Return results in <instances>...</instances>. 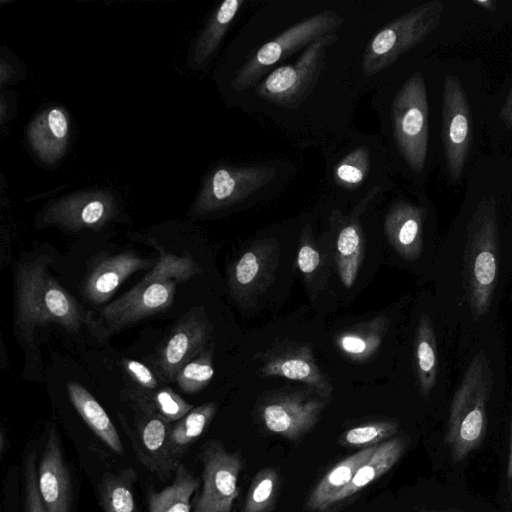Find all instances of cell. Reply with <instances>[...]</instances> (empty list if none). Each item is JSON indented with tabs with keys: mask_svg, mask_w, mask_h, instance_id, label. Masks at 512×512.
<instances>
[{
	"mask_svg": "<svg viewBox=\"0 0 512 512\" xmlns=\"http://www.w3.org/2000/svg\"><path fill=\"white\" fill-rule=\"evenodd\" d=\"M406 448L407 440L403 437H393L380 443L371 458L357 470L350 483L333 497L329 510L386 474L400 460Z\"/></svg>",
	"mask_w": 512,
	"mask_h": 512,
	"instance_id": "cell-21",
	"label": "cell"
},
{
	"mask_svg": "<svg viewBox=\"0 0 512 512\" xmlns=\"http://www.w3.org/2000/svg\"><path fill=\"white\" fill-rule=\"evenodd\" d=\"M323 399L308 391L276 394L261 405V421L273 434L296 441L318 422L326 405Z\"/></svg>",
	"mask_w": 512,
	"mask_h": 512,
	"instance_id": "cell-12",
	"label": "cell"
},
{
	"mask_svg": "<svg viewBox=\"0 0 512 512\" xmlns=\"http://www.w3.org/2000/svg\"><path fill=\"white\" fill-rule=\"evenodd\" d=\"M106 207L102 201L93 200L84 206L82 212V226H95L106 217Z\"/></svg>",
	"mask_w": 512,
	"mask_h": 512,
	"instance_id": "cell-38",
	"label": "cell"
},
{
	"mask_svg": "<svg viewBox=\"0 0 512 512\" xmlns=\"http://www.w3.org/2000/svg\"><path fill=\"white\" fill-rule=\"evenodd\" d=\"M499 230L496 201L482 199L468 226L463 259L467 300L475 320L490 309L498 278Z\"/></svg>",
	"mask_w": 512,
	"mask_h": 512,
	"instance_id": "cell-4",
	"label": "cell"
},
{
	"mask_svg": "<svg viewBox=\"0 0 512 512\" xmlns=\"http://www.w3.org/2000/svg\"><path fill=\"white\" fill-rule=\"evenodd\" d=\"M189 254L161 251L156 264L131 289L109 304L87 312L86 326L94 338L104 340L138 321L168 309L177 285L200 272Z\"/></svg>",
	"mask_w": 512,
	"mask_h": 512,
	"instance_id": "cell-2",
	"label": "cell"
},
{
	"mask_svg": "<svg viewBox=\"0 0 512 512\" xmlns=\"http://www.w3.org/2000/svg\"><path fill=\"white\" fill-rule=\"evenodd\" d=\"M371 153L360 145L350 149L332 166V181L348 190L360 187L371 171Z\"/></svg>",
	"mask_w": 512,
	"mask_h": 512,
	"instance_id": "cell-30",
	"label": "cell"
},
{
	"mask_svg": "<svg viewBox=\"0 0 512 512\" xmlns=\"http://www.w3.org/2000/svg\"><path fill=\"white\" fill-rule=\"evenodd\" d=\"M391 118L400 155L414 172H421L425 167L428 148V102L421 74H413L397 92L391 107Z\"/></svg>",
	"mask_w": 512,
	"mask_h": 512,
	"instance_id": "cell-6",
	"label": "cell"
},
{
	"mask_svg": "<svg viewBox=\"0 0 512 512\" xmlns=\"http://www.w3.org/2000/svg\"><path fill=\"white\" fill-rule=\"evenodd\" d=\"M217 410L214 402L194 407L172 424L170 444L173 454L181 460L189 447L204 433Z\"/></svg>",
	"mask_w": 512,
	"mask_h": 512,
	"instance_id": "cell-28",
	"label": "cell"
},
{
	"mask_svg": "<svg viewBox=\"0 0 512 512\" xmlns=\"http://www.w3.org/2000/svg\"><path fill=\"white\" fill-rule=\"evenodd\" d=\"M48 124L51 132L57 138H63L67 133V120L64 114L57 109H53L50 111L48 115Z\"/></svg>",
	"mask_w": 512,
	"mask_h": 512,
	"instance_id": "cell-39",
	"label": "cell"
},
{
	"mask_svg": "<svg viewBox=\"0 0 512 512\" xmlns=\"http://www.w3.org/2000/svg\"><path fill=\"white\" fill-rule=\"evenodd\" d=\"M69 399L75 410L93 433L114 453L124 454V447L116 427L104 408L81 384L67 383Z\"/></svg>",
	"mask_w": 512,
	"mask_h": 512,
	"instance_id": "cell-23",
	"label": "cell"
},
{
	"mask_svg": "<svg viewBox=\"0 0 512 512\" xmlns=\"http://www.w3.org/2000/svg\"><path fill=\"white\" fill-rule=\"evenodd\" d=\"M278 484L279 475L274 468L260 470L251 482L241 512H270L275 505Z\"/></svg>",
	"mask_w": 512,
	"mask_h": 512,
	"instance_id": "cell-31",
	"label": "cell"
},
{
	"mask_svg": "<svg viewBox=\"0 0 512 512\" xmlns=\"http://www.w3.org/2000/svg\"><path fill=\"white\" fill-rule=\"evenodd\" d=\"M123 366L126 372L136 381L143 390L153 391L157 388L158 382L153 372L143 363L125 359Z\"/></svg>",
	"mask_w": 512,
	"mask_h": 512,
	"instance_id": "cell-37",
	"label": "cell"
},
{
	"mask_svg": "<svg viewBox=\"0 0 512 512\" xmlns=\"http://www.w3.org/2000/svg\"><path fill=\"white\" fill-rule=\"evenodd\" d=\"M425 210L406 201L394 203L385 216L384 228L394 250L406 260H416L423 248Z\"/></svg>",
	"mask_w": 512,
	"mask_h": 512,
	"instance_id": "cell-19",
	"label": "cell"
},
{
	"mask_svg": "<svg viewBox=\"0 0 512 512\" xmlns=\"http://www.w3.org/2000/svg\"><path fill=\"white\" fill-rule=\"evenodd\" d=\"M51 258L37 255L14 265V333L24 346H32L38 328L51 323L78 333L87 323L77 300L49 272Z\"/></svg>",
	"mask_w": 512,
	"mask_h": 512,
	"instance_id": "cell-1",
	"label": "cell"
},
{
	"mask_svg": "<svg viewBox=\"0 0 512 512\" xmlns=\"http://www.w3.org/2000/svg\"><path fill=\"white\" fill-rule=\"evenodd\" d=\"M136 432L124 426L139 461L152 473L167 479L181 464L172 452V423L157 413L133 406Z\"/></svg>",
	"mask_w": 512,
	"mask_h": 512,
	"instance_id": "cell-13",
	"label": "cell"
},
{
	"mask_svg": "<svg viewBox=\"0 0 512 512\" xmlns=\"http://www.w3.org/2000/svg\"><path fill=\"white\" fill-rule=\"evenodd\" d=\"M398 430L399 424L394 420L373 421L346 430L339 443L344 447L362 450L392 438Z\"/></svg>",
	"mask_w": 512,
	"mask_h": 512,
	"instance_id": "cell-32",
	"label": "cell"
},
{
	"mask_svg": "<svg viewBox=\"0 0 512 512\" xmlns=\"http://www.w3.org/2000/svg\"><path fill=\"white\" fill-rule=\"evenodd\" d=\"M6 439H7V437L5 435L4 430H1V433H0V453H1V455L4 454V451L6 449V445H5Z\"/></svg>",
	"mask_w": 512,
	"mask_h": 512,
	"instance_id": "cell-43",
	"label": "cell"
},
{
	"mask_svg": "<svg viewBox=\"0 0 512 512\" xmlns=\"http://www.w3.org/2000/svg\"><path fill=\"white\" fill-rule=\"evenodd\" d=\"M260 373L302 382L322 398H329L333 392L332 384L306 345L291 346L273 353L264 362Z\"/></svg>",
	"mask_w": 512,
	"mask_h": 512,
	"instance_id": "cell-17",
	"label": "cell"
},
{
	"mask_svg": "<svg viewBox=\"0 0 512 512\" xmlns=\"http://www.w3.org/2000/svg\"><path fill=\"white\" fill-rule=\"evenodd\" d=\"M448 512H464V511H448Z\"/></svg>",
	"mask_w": 512,
	"mask_h": 512,
	"instance_id": "cell-44",
	"label": "cell"
},
{
	"mask_svg": "<svg viewBox=\"0 0 512 512\" xmlns=\"http://www.w3.org/2000/svg\"><path fill=\"white\" fill-rule=\"evenodd\" d=\"M500 118L506 126L512 128V89L500 111Z\"/></svg>",
	"mask_w": 512,
	"mask_h": 512,
	"instance_id": "cell-40",
	"label": "cell"
},
{
	"mask_svg": "<svg viewBox=\"0 0 512 512\" xmlns=\"http://www.w3.org/2000/svg\"><path fill=\"white\" fill-rule=\"evenodd\" d=\"M128 401L131 405L147 408L170 423H175L184 417L194 407L175 393L169 387H164L152 393V391H134L129 393Z\"/></svg>",
	"mask_w": 512,
	"mask_h": 512,
	"instance_id": "cell-29",
	"label": "cell"
},
{
	"mask_svg": "<svg viewBox=\"0 0 512 512\" xmlns=\"http://www.w3.org/2000/svg\"><path fill=\"white\" fill-rule=\"evenodd\" d=\"M335 39L332 32L321 36L305 47L293 64L276 68L258 85L259 96L280 105L301 101L315 83L326 49Z\"/></svg>",
	"mask_w": 512,
	"mask_h": 512,
	"instance_id": "cell-9",
	"label": "cell"
},
{
	"mask_svg": "<svg viewBox=\"0 0 512 512\" xmlns=\"http://www.w3.org/2000/svg\"><path fill=\"white\" fill-rule=\"evenodd\" d=\"M275 175V168L268 165L220 168L213 175L207 207L216 208L249 198L265 188Z\"/></svg>",
	"mask_w": 512,
	"mask_h": 512,
	"instance_id": "cell-18",
	"label": "cell"
},
{
	"mask_svg": "<svg viewBox=\"0 0 512 512\" xmlns=\"http://www.w3.org/2000/svg\"><path fill=\"white\" fill-rule=\"evenodd\" d=\"M37 483L46 512H71L73 487L56 428H51L37 467Z\"/></svg>",
	"mask_w": 512,
	"mask_h": 512,
	"instance_id": "cell-16",
	"label": "cell"
},
{
	"mask_svg": "<svg viewBox=\"0 0 512 512\" xmlns=\"http://www.w3.org/2000/svg\"><path fill=\"white\" fill-rule=\"evenodd\" d=\"M341 22L335 12L324 11L289 27L248 58L235 78L236 87L241 90L256 84L273 65L333 32Z\"/></svg>",
	"mask_w": 512,
	"mask_h": 512,
	"instance_id": "cell-7",
	"label": "cell"
},
{
	"mask_svg": "<svg viewBox=\"0 0 512 512\" xmlns=\"http://www.w3.org/2000/svg\"><path fill=\"white\" fill-rule=\"evenodd\" d=\"M211 347L187 363L177 374L175 381L186 393H196L204 389L214 375Z\"/></svg>",
	"mask_w": 512,
	"mask_h": 512,
	"instance_id": "cell-33",
	"label": "cell"
},
{
	"mask_svg": "<svg viewBox=\"0 0 512 512\" xmlns=\"http://www.w3.org/2000/svg\"><path fill=\"white\" fill-rule=\"evenodd\" d=\"M279 258L275 240L265 239L250 245L229 270L228 285L235 300L252 303L270 284Z\"/></svg>",
	"mask_w": 512,
	"mask_h": 512,
	"instance_id": "cell-14",
	"label": "cell"
},
{
	"mask_svg": "<svg viewBox=\"0 0 512 512\" xmlns=\"http://www.w3.org/2000/svg\"><path fill=\"white\" fill-rule=\"evenodd\" d=\"M493 372L483 351L470 361L451 401L444 441L455 463L464 461L483 442Z\"/></svg>",
	"mask_w": 512,
	"mask_h": 512,
	"instance_id": "cell-3",
	"label": "cell"
},
{
	"mask_svg": "<svg viewBox=\"0 0 512 512\" xmlns=\"http://www.w3.org/2000/svg\"><path fill=\"white\" fill-rule=\"evenodd\" d=\"M202 487L192 512H231L239 496L238 479L243 469L239 453L229 452L217 439L202 445Z\"/></svg>",
	"mask_w": 512,
	"mask_h": 512,
	"instance_id": "cell-8",
	"label": "cell"
},
{
	"mask_svg": "<svg viewBox=\"0 0 512 512\" xmlns=\"http://www.w3.org/2000/svg\"><path fill=\"white\" fill-rule=\"evenodd\" d=\"M387 326L388 319L385 316L376 317L339 333L336 344L351 360L365 361L379 348Z\"/></svg>",
	"mask_w": 512,
	"mask_h": 512,
	"instance_id": "cell-25",
	"label": "cell"
},
{
	"mask_svg": "<svg viewBox=\"0 0 512 512\" xmlns=\"http://www.w3.org/2000/svg\"><path fill=\"white\" fill-rule=\"evenodd\" d=\"M474 3L489 11H494L495 3L492 0H475Z\"/></svg>",
	"mask_w": 512,
	"mask_h": 512,
	"instance_id": "cell-42",
	"label": "cell"
},
{
	"mask_svg": "<svg viewBox=\"0 0 512 512\" xmlns=\"http://www.w3.org/2000/svg\"><path fill=\"white\" fill-rule=\"evenodd\" d=\"M211 326L199 307L178 320L155 356L154 365L165 381H175L179 371L209 348Z\"/></svg>",
	"mask_w": 512,
	"mask_h": 512,
	"instance_id": "cell-11",
	"label": "cell"
},
{
	"mask_svg": "<svg viewBox=\"0 0 512 512\" xmlns=\"http://www.w3.org/2000/svg\"><path fill=\"white\" fill-rule=\"evenodd\" d=\"M472 117L466 93L453 75H447L442 92V141L448 172L461 178L472 143Z\"/></svg>",
	"mask_w": 512,
	"mask_h": 512,
	"instance_id": "cell-10",
	"label": "cell"
},
{
	"mask_svg": "<svg viewBox=\"0 0 512 512\" xmlns=\"http://www.w3.org/2000/svg\"><path fill=\"white\" fill-rule=\"evenodd\" d=\"M377 192L378 187L371 190L338 230L336 265L339 277L346 288L354 284L363 258L364 238L358 214L365 209Z\"/></svg>",
	"mask_w": 512,
	"mask_h": 512,
	"instance_id": "cell-20",
	"label": "cell"
},
{
	"mask_svg": "<svg viewBox=\"0 0 512 512\" xmlns=\"http://www.w3.org/2000/svg\"><path fill=\"white\" fill-rule=\"evenodd\" d=\"M242 3V0H226L221 4L205 35L204 53L206 55L218 44L229 24L235 18Z\"/></svg>",
	"mask_w": 512,
	"mask_h": 512,
	"instance_id": "cell-34",
	"label": "cell"
},
{
	"mask_svg": "<svg viewBox=\"0 0 512 512\" xmlns=\"http://www.w3.org/2000/svg\"><path fill=\"white\" fill-rule=\"evenodd\" d=\"M137 474L133 468L103 474L98 484L103 512H138L135 498Z\"/></svg>",
	"mask_w": 512,
	"mask_h": 512,
	"instance_id": "cell-26",
	"label": "cell"
},
{
	"mask_svg": "<svg viewBox=\"0 0 512 512\" xmlns=\"http://www.w3.org/2000/svg\"><path fill=\"white\" fill-rule=\"evenodd\" d=\"M510 512H512V511H510Z\"/></svg>",
	"mask_w": 512,
	"mask_h": 512,
	"instance_id": "cell-45",
	"label": "cell"
},
{
	"mask_svg": "<svg viewBox=\"0 0 512 512\" xmlns=\"http://www.w3.org/2000/svg\"><path fill=\"white\" fill-rule=\"evenodd\" d=\"M157 259H148L132 251L100 254L91 262L82 282L84 298L95 305L107 302L133 273L152 269Z\"/></svg>",
	"mask_w": 512,
	"mask_h": 512,
	"instance_id": "cell-15",
	"label": "cell"
},
{
	"mask_svg": "<svg viewBox=\"0 0 512 512\" xmlns=\"http://www.w3.org/2000/svg\"><path fill=\"white\" fill-rule=\"evenodd\" d=\"M199 484V479L181 463L169 486L159 492H149V512H192L191 497Z\"/></svg>",
	"mask_w": 512,
	"mask_h": 512,
	"instance_id": "cell-27",
	"label": "cell"
},
{
	"mask_svg": "<svg viewBox=\"0 0 512 512\" xmlns=\"http://www.w3.org/2000/svg\"><path fill=\"white\" fill-rule=\"evenodd\" d=\"M23 491L25 512H46L38 489L36 454L30 450L23 464Z\"/></svg>",
	"mask_w": 512,
	"mask_h": 512,
	"instance_id": "cell-35",
	"label": "cell"
},
{
	"mask_svg": "<svg viewBox=\"0 0 512 512\" xmlns=\"http://www.w3.org/2000/svg\"><path fill=\"white\" fill-rule=\"evenodd\" d=\"M506 479L511 487L512 485V423H511V435H510V444H509V453L506 467Z\"/></svg>",
	"mask_w": 512,
	"mask_h": 512,
	"instance_id": "cell-41",
	"label": "cell"
},
{
	"mask_svg": "<svg viewBox=\"0 0 512 512\" xmlns=\"http://www.w3.org/2000/svg\"><path fill=\"white\" fill-rule=\"evenodd\" d=\"M443 10L442 1H429L383 26L364 50V74L372 76L382 71L422 42L438 26Z\"/></svg>",
	"mask_w": 512,
	"mask_h": 512,
	"instance_id": "cell-5",
	"label": "cell"
},
{
	"mask_svg": "<svg viewBox=\"0 0 512 512\" xmlns=\"http://www.w3.org/2000/svg\"><path fill=\"white\" fill-rule=\"evenodd\" d=\"M320 263V252L313 244L310 230L305 229L302 234L301 245L297 254L298 268L303 273V275H305V277H310L319 268Z\"/></svg>",
	"mask_w": 512,
	"mask_h": 512,
	"instance_id": "cell-36",
	"label": "cell"
},
{
	"mask_svg": "<svg viewBox=\"0 0 512 512\" xmlns=\"http://www.w3.org/2000/svg\"><path fill=\"white\" fill-rule=\"evenodd\" d=\"M415 372L421 394L428 397L435 386L437 376V347L431 319L421 314L414 342Z\"/></svg>",
	"mask_w": 512,
	"mask_h": 512,
	"instance_id": "cell-24",
	"label": "cell"
},
{
	"mask_svg": "<svg viewBox=\"0 0 512 512\" xmlns=\"http://www.w3.org/2000/svg\"><path fill=\"white\" fill-rule=\"evenodd\" d=\"M377 447L378 445L359 450L333 466L311 491L306 501L307 509L327 512L333 497L350 483L357 470L371 458Z\"/></svg>",
	"mask_w": 512,
	"mask_h": 512,
	"instance_id": "cell-22",
	"label": "cell"
}]
</instances>
